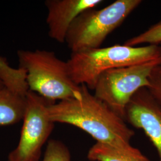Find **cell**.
Instances as JSON below:
<instances>
[{
  "label": "cell",
  "instance_id": "cell-1",
  "mask_svg": "<svg viewBox=\"0 0 161 161\" xmlns=\"http://www.w3.org/2000/svg\"><path fill=\"white\" fill-rule=\"evenodd\" d=\"M81 95L50 104L48 114L51 121L77 127L90 134L97 143L118 147L131 146L134 132L126 121L102 100L92 94L85 85Z\"/></svg>",
  "mask_w": 161,
  "mask_h": 161
},
{
  "label": "cell",
  "instance_id": "cell-2",
  "mask_svg": "<svg viewBox=\"0 0 161 161\" xmlns=\"http://www.w3.org/2000/svg\"><path fill=\"white\" fill-rule=\"evenodd\" d=\"M160 58L159 45H126L72 53L67 61L69 75L75 84L94 90L99 77L107 70L143 64Z\"/></svg>",
  "mask_w": 161,
  "mask_h": 161
},
{
  "label": "cell",
  "instance_id": "cell-3",
  "mask_svg": "<svg viewBox=\"0 0 161 161\" xmlns=\"http://www.w3.org/2000/svg\"><path fill=\"white\" fill-rule=\"evenodd\" d=\"M17 58L19 68L26 72L29 91L54 103L80 97L81 86L70 76L67 62L58 58L54 52L20 50Z\"/></svg>",
  "mask_w": 161,
  "mask_h": 161
},
{
  "label": "cell",
  "instance_id": "cell-4",
  "mask_svg": "<svg viewBox=\"0 0 161 161\" xmlns=\"http://www.w3.org/2000/svg\"><path fill=\"white\" fill-rule=\"evenodd\" d=\"M141 0H116L102 9L82 12L70 26L65 42L72 53L100 48L141 3Z\"/></svg>",
  "mask_w": 161,
  "mask_h": 161
},
{
  "label": "cell",
  "instance_id": "cell-5",
  "mask_svg": "<svg viewBox=\"0 0 161 161\" xmlns=\"http://www.w3.org/2000/svg\"><path fill=\"white\" fill-rule=\"evenodd\" d=\"M160 64L158 58L107 70L98 79L94 94L124 119L127 105L139 90L149 86L151 74Z\"/></svg>",
  "mask_w": 161,
  "mask_h": 161
},
{
  "label": "cell",
  "instance_id": "cell-6",
  "mask_svg": "<svg viewBox=\"0 0 161 161\" xmlns=\"http://www.w3.org/2000/svg\"><path fill=\"white\" fill-rule=\"evenodd\" d=\"M25 102L20 138L8 161H39L42 147L54 128V123L48 114V108L54 102L29 90Z\"/></svg>",
  "mask_w": 161,
  "mask_h": 161
},
{
  "label": "cell",
  "instance_id": "cell-7",
  "mask_svg": "<svg viewBox=\"0 0 161 161\" xmlns=\"http://www.w3.org/2000/svg\"><path fill=\"white\" fill-rule=\"evenodd\" d=\"M124 119L144 131L161 161V109L147 88H141L132 97L127 105Z\"/></svg>",
  "mask_w": 161,
  "mask_h": 161
},
{
  "label": "cell",
  "instance_id": "cell-8",
  "mask_svg": "<svg viewBox=\"0 0 161 161\" xmlns=\"http://www.w3.org/2000/svg\"><path fill=\"white\" fill-rule=\"evenodd\" d=\"M102 0H47L46 22L50 38L58 42H65L70 26L82 12L94 8Z\"/></svg>",
  "mask_w": 161,
  "mask_h": 161
},
{
  "label": "cell",
  "instance_id": "cell-9",
  "mask_svg": "<svg viewBox=\"0 0 161 161\" xmlns=\"http://www.w3.org/2000/svg\"><path fill=\"white\" fill-rule=\"evenodd\" d=\"M87 158L91 161H150L131 145L118 147L97 142L89 150Z\"/></svg>",
  "mask_w": 161,
  "mask_h": 161
},
{
  "label": "cell",
  "instance_id": "cell-10",
  "mask_svg": "<svg viewBox=\"0 0 161 161\" xmlns=\"http://www.w3.org/2000/svg\"><path fill=\"white\" fill-rule=\"evenodd\" d=\"M25 104V97L6 88L0 90V125H13L23 120Z\"/></svg>",
  "mask_w": 161,
  "mask_h": 161
},
{
  "label": "cell",
  "instance_id": "cell-11",
  "mask_svg": "<svg viewBox=\"0 0 161 161\" xmlns=\"http://www.w3.org/2000/svg\"><path fill=\"white\" fill-rule=\"evenodd\" d=\"M0 78L5 88L19 96L25 97L29 91L26 81V72L21 68L13 69L0 57Z\"/></svg>",
  "mask_w": 161,
  "mask_h": 161
},
{
  "label": "cell",
  "instance_id": "cell-12",
  "mask_svg": "<svg viewBox=\"0 0 161 161\" xmlns=\"http://www.w3.org/2000/svg\"><path fill=\"white\" fill-rule=\"evenodd\" d=\"M161 44V22L150 27L143 33L126 41L124 45L128 46H141L143 44L160 45Z\"/></svg>",
  "mask_w": 161,
  "mask_h": 161
},
{
  "label": "cell",
  "instance_id": "cell-13",
  "mask_svg": "<svg viewBox=\"0 0 161 161\" xmlns=\"http://www.w3.org/2000/svg\"><path fill=\"white\" fill-rule=\"evenodd\" d=\"M42 161H70L69 150L62 142L50 140L47 143Z\"/></svg>",
  "mask_w": 161,
  "mask_h": 161
},
{
  "label": "cell",
  "instance_id": "cell-14",
  "mask_svg": "<svg viewBox=\"0 0 161 161\" xmlns=\"http://www.w3.org/2000/svg\"><path fill=\"white\" fill-rule=\"evenodd\" d=\"M150 95L161 109V66H157L153 70L150 77V85L148 88Z\"/></svg>",
  "mask_w": 161,
  "mask_h": 161
},
{
  "label": "cell",
  "instance_id": "cell-15",
  "mask_svg": "<svg viewBox=\"0 0 161 161\" xmlns=\"http://www.w3.org/2000/svg\"><path fill=\"white\" fill-rule=\"evenodd\" d=\"M5 88V86H4V85L3 82V81H2V80H1V78H0V90L3 89V88Z\"/></svg>",
  "mask_w": 161,
  "mask_h": 161
},
{
  "label": "cell",
  "instance_id": "cell-16",
  "mask_svg": "<svg viewBox=\"0 0 161 161\" xmlns=\"http://www.w3.org/2000/svg\"><path fill=\"white\" fill-rule=\"evenodd\" d=\"M159 46V48H160V58H161V64H160V66H161V44Z\"/></svg>",
  "mask_w": 161,
  "mask_h": 161
}]
</instances>
